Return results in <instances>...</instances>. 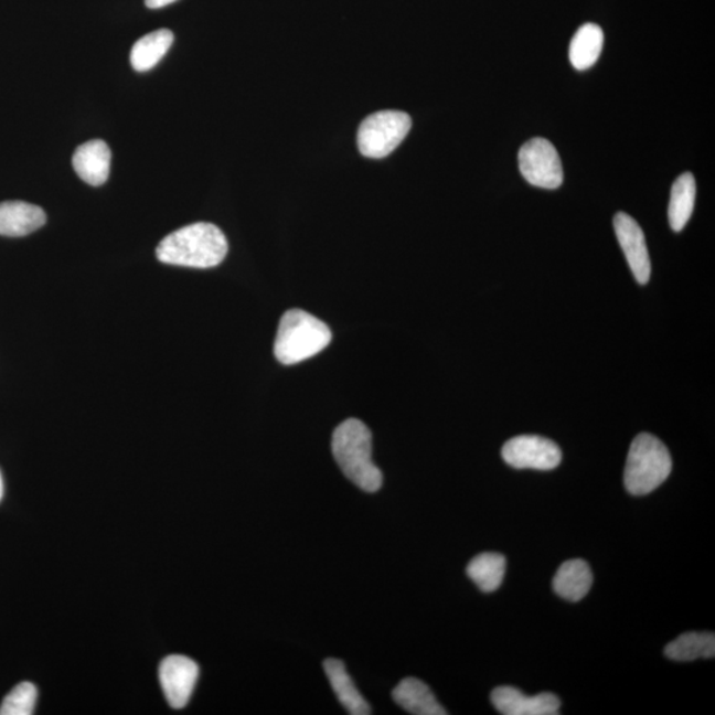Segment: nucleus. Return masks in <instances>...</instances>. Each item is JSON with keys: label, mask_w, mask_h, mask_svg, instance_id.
Instances as JSON below:
<instances>
[{"label": "nucleus", "mask_w": 715, "mask_h": 715, "mask_svg": "<svg viewBox=\"0 0 715 715\" xmlns=\"http://www.w3.org/2000/svg\"><path fill=\"white\" fill-rule=\"evenodd\" d=\"M227 252V238L221 228L211 223H195L166 236L158 245L157 257L178 267L207 269L221 264Z\"/></svg>", "instance_id": "obj_1"}, {"label": "nucleus", "mask_w": 715, "mask_h": 715, "mask_svg": "<svg viewBox=\"0 0 715 715\" xmlns=\"http://www.w3.org/2000/svg\"><path fill=\"white\" fill-rule=\"evenodd\" d=\"M331 449L343 474L357 488L369 493L382 488L383 476L371 457L373 436L366 424L357 419L344 420L334 430Z\"/></svg>", "instance_id": "obj_2"}, {"label": "nucleus", "mask_w": 715, "mask_h": 715, "mask_svg": "<svg viewBox=\"0 0 715 715\" xmlns=\"http://www.w3.org/2000/svg\"><path fill=\"white\" fill-rule=\"evenodd\" d=\"M331 331L327 323L300 309L287 311L278 324L275 355L287 364L300 363L329 346Z\"/></svg>", "instance_id": "obj_3"}, {"label": "nucleus", "mask_w": 715, "mask_h": 715, "mask_svg": "<svg viewBox=\"0 0 715 715\" xmlns=\"http://www.w3.org/2000/svg\"><path fill=\"white\" fill-rule=\"evenodd\" d=\"M672 472V457L664 442L649 434L634 437L629 448L625 485L632 495L652 493Z\"/></svg>", "instance_id": "obj_4"}, {"label": "nucleus", "mask_w": 715, "mask_h": 715, "mask_svg": "<svg viewBox=\"0 0 715 715\" xmlns=\"http://www.w3.org/2000/svg\"><path fill=\"white\" fill-rule=\"evenodd\" d=\"M413 126L407 113L383 110L369 116L357 130V148L373 159L387 157L399 146Z\"/></svg>", "instance_id": "obj_5"}, {"label": "nucleus", "mask_w": 715, "mask_h": 715, "mask_svg": "<svg viewBox=\"0 0 715 715\" xmlns=\"http://www.w3.org/2000/svg\"><path fill=\"white\" fill-rule=\"evenodd\" d=\"M519 162L523 178L535 188L555 190L563 183L558 151L545 138H533L523 145Z\"/></svg>", "instance_id": "obj_6"}, {"label": "nucleus", "mask_w": 715, "mask_h": 715, "mask_svg": "<svg viewBox=\"0 0 715 715\" xmlns=\"http://www.w3.org/2000/svg\"><path fill=\"white\" fill-rule=\"evenodd\" d=\"M502 459L515 469L552 470L559 466L562 450L546 437L522 435L505 442Z\"/></svg>", "instance_id": "obj_7"}, {"label": "nucleus", "mask_w": 715, "mask_h": 715, "mask_svg": "<svg viewBox=\"0 0 715 715\" xmlns=\"http://www.w3.org/2000/svg\"><path fill=\"white\" fill-rule=\"evenodd\" d=\"M199 677V666L185 655L172 654L159 666V681L171 707L182 708L189 704Z\"/></svg>", "instance_id": "obj_8"}, {"label": "nucleus", "mask_w": 715, "mask_h": 715, "mask_svg": "<svg viewBox=\"0 0 715 715\" xmlns=\"http://www.w3.org/2000/svg\"><path fill=\"white\" fill-rule=\"evenodd\" d=\"M616 236L627 257L636 280L644 285L651 278V258H649L644 232L633 217L619 212L613 217Z\"/></svg>", "instance_id": "obj_9"}, {"label": "nucleus", "mask_w": 715, "mask_h": 715, "mask_svg": "<svg viewBox=\"0 0 715 715\" xmlns=\"http://www.w3.org/2000/svg\"><path fill=\"white\" fill-rule=\"evenodd\" d=\"M492 702L497 712L503 715H555L561 708V700L553 693L529 697L512 686L494 689Z\"/></svg>", "instance_id": "obj_10"}, {"label": "nucleus", "mask_w": 715, "mask_h": 715, "mask_svg": "<svg viewBox=\"0 0 715 715\" xmlns=\"http://www.w3.org/2000/svg\"><path fill=\"white\" fill-rule=\"evenodd\" d=\"M111 152L109 146L99 139L78 146L73 156V168L85 183L103 185L108 181Z\"/></svg>", "instance_id": "obj_11"}, {"label": "nucleus", "mask_w": 715, "mask_h": 715, "mask_svg": "<svg viewBox=\"0 0 715 715\" xmlns=\"http://www.w3.org/2000/svg\"><path fill=\"white\" fill-rule=\"evenodd\" d=\"M45 212L35 204L12 201L0 203V235L22 237L42 228Z\"/></svg>", "instance_id": "obj_12"}, {"label": "nucleus", "mask_w": 715, "mask_h": 715, "mask_svg": "<svg viewBox=\"0 0 715 715\" xmlns=\"http://www.w3.org/2000/svg\"><path fill=\"white\" fill-rule=\"evenodd\" d=\"M393 698L404 711L415 715H446L448 712L423 681L408 677L393 691Z\"/></svg>", "instance_id": "obj_13"}, {"label": "nucleus", "mask_w": 715, "mask_h": 715, "mask_svg": "<svg viewBox=\"0 0 715 715\" xmlns=\"http://www.w3.org/2000/svg\"><path fill=\"white\" fill-rule=\"evenodd\" d=\"M324 673H327L331 687L337 695L341 705L346 708L349 714L353 715H369L371 714L367 701L357 691L354 681L351 680L341 660L328 659L323 662Z\"/></svg>", "instance_id": "obj_14"}, {"label": "nucleus", "mask_w": 715, "mask_h": 715, "mask_svg": "<svg viewBox=\"0 0 715 715\" xmlns=\"http://www.w3.org/2000/svg\"><path fill=\"white\" fill-rule=\"evenodd\" d=\"M591 568L587 562L572 559L563 563L556 572L553 588L561 598L568 601H579L588 594L593 586Z\"/></svg>", "instance_id": "obj_15"}, {"label": "nucleus", "mask_w": 715, "mask_h": 715, "mask_svg": "<svg viewBox=\"0 0 715 715\" xmlns=\"http://www.w3.org/2000/svg\"><path fill=\"white\" fill-rule=\"evenodd\" d=\"M602 44H605V33L598 24L581 25L569 44V62L574 68L578 71L591 68L598 62Z\"/></svg>", "instance_id": "obj_16"}, {"label": "nucleus", "mask_w": 715, "mask_h": 715, "mask_svg": "<svg viewBox=\"0 0 715 715\" xmlns=\"http://www.w3.org/2000/svg\"><path fill=\"white\" fill-rule=\"evenodd\" d=\"M174 43V33L158 30L138 40L130 52V63L137 72L154 68Z\"/></svg>", "instance_id": "obj_17"}, {"label": "nucleus", "mask_w": 715, "mask_h": 715, "mask_svg": "<svg viewBox=\"0 0 715 715\" xmlns=\"http://www.w3.org/2000/svg\"><path fill=\"white\" fill-rule=\"evenodd\" d=\"M506 558L497 553H483L470 561L467 574L482 593H493L505 578Z\"/></svg>", "instance_id": "obj_18"}, {"label": "nucleus", "mask_w": 715, "mask_h": 715, "mask_svg": "<svg viewBox=\"0 0 715 715\" xmlns=\"http://www.w3.org/2000/svg\"><path fill=\"white\" fill-rule=\"evenodd\" d=\"M714 654L715 636L711 632L684 633L665 647L666 658L674 661L713 659Z\"/></svg>", "instance_id": "obj_19"}, {"label": "nucleus", "mask_w": 715, "mask_h": 715, "mask_svg": "<svg viewBox=\"0 0 715 715\" xmlns=\"http://www.w3.org/2000/svg\"><path fill=\"white\" fill-rule=\"evenodd\" d=\"M695 202V179L685 172L673 183L671 202H669V223L675 232L684 230L691 218Z\"/></svg>", "instance_id": "obj_20"}, {"label": "nucleus", "mask_w": 715, "mask_h": 715, "mask_svg": "<svg viewBox=\"0 0 715 715\" xmlns=\"http://www.w3.org/2000/svg\"><path fill=\"white\" fill-rule=\"evenodd\" d=\"M38 689L31 682H22L6 695L0 715H31L35 711Z\"/></svg>", "instance_id": "obj_21"}, {"label": "nucleus", "mask_w": 715, "mask_h": 715, "mask_svg": "<svg viewBox=\"0 0 715 715\" xmlns=\"http://www.w3.org/2000/svg\"><path fill=\"white\" fill-rule=\"evenodd\" d=\"M177 0H145L146 6L149 7V9L157 10V9H162V7L169 6L171 3H175Z\"/></svg>", "instance_id": "obj_22"}, {"label": "nucleus", "mask_w": 715, "mask_h": 715, "mask_svg": "<svg viewBox=\"0 0 715 715\" xmlns=\"http://www.w3.org/2000/svg\"><path fill=\"white\" fill-rule=\"evenodd\" d=\"M3 493H4V483H3L2 473H0V501H2L3 499Z\"/></svg>", "instance_id": "obj_23"}]
</instances>
